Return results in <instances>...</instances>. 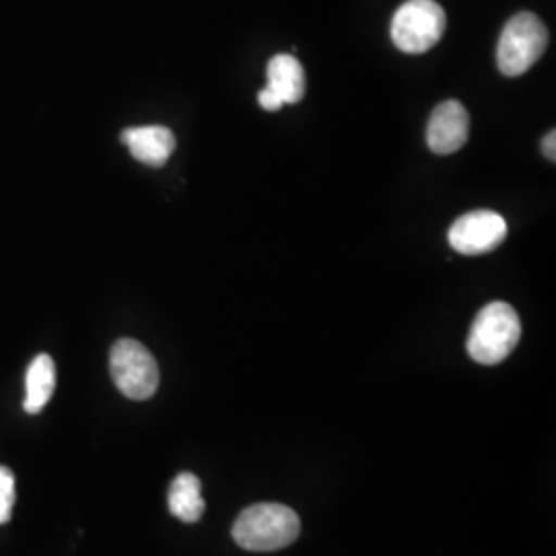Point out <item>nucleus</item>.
<instances>
[{"instance_id": "6", "label": "nucleus", "mask_w": 556, "mask_h": 556, "mask_svg": "<svg viewBox=\"0 0 556 556\" xmlns=\"http://www.w3.org/2000/svg\"><path fill=\"white\" fill-rule=\"evenodd\" d=\"M507 238V223L495 211H472L462 215L452 225L447 239L457 254L464 256H482L493 250Z\"/></svg>"}, {"instance_id": "11", "label": "nucleus", "mask_w": 556, "mask_h": 556, "mask_svg": "<svg viewBox=\"0 0 556 556\" xmlns=\"http://www.w3.org/2000/svg\"><path fill=\"white\" fill-rule=\"evenodd\" d=\"M167 505L172 516L184 523H197L204 514V498L199 477L192 472H181L176 477L167 493Z\"/></svg>"}, {"instance_id": "1", "label": "nucleus", "mask_w": 556, "mask_h": 556, "mask_svg": "<svg viewBox=\"0 0 556 556\" xmlns=\"http://www.w3.org/2000/svg\"><path fill=\"white\" fill-rule=\"evenodd\" d=\"M299 516L287 505L258 503L239 514L231 534L241 548L254 553L280 551L298 540Z\"/></svg>"}, {"instance_id": "2", "label": "nucleus", "mask_w": 556, "mask_h": 556, "mask_svg": "<svg viewBox=\"0 0 556 556\" xmlns=\"http://www.w3.org/2000/svg\"><path fill=\"white\" fill-rule=\"evenodd\" d=\"M521 324L516 309L505 301H493L478 312L468 334V355L480 365H498L516 351Z\"/></svg>"}, {"instance_id": "14", "label": "nucleus", "mask_w": 556, "mask_h": 556, "mask_svg": "<svg viewBox=\"0 0 556 556\" xmlns=\"http://www.w3.org/2000/svg\"><path fill=\"white\" fill-rule=\"evenodd\" d=\"M556 132L555 130H551L544 140H542V151H544V155L548 157L551 161H556Z\"/></svg>"}, {"instance_id": "9", "label": "nucleus", "mask_w": 556, "mask_h": 556, "mask_svg": "<svg viewBox=\"0 0 556 556\" xmlns=\"http://www.w3.org/2000/svg\"><path fill=\"white\" fill-rule=\"evenodd\" d=\"M268 89L275 91L278 100L287 103H299L305 96V71L293 54H277L266 66Z\"/></svg>"}, {"instance_id": "4", "label": "nucleus", "mask_w": 556, "mask_h": 556, "mask_svg": "<svg viewBox=\"0 0 556 556\" xmlns=\"http://www.w3.org/2000/svg\"><path fill=\"white\" fill-rule=\"evenodd\" d=\"M447 17L435 0H408L392 20V41L397 50L406 54H425L445 34Z\"/></svg>"}, {"instance_id": "8", "label": "nucleus", "mask_w": 556, "mask_h": 556, "mask_svg": "<svg viewBox=\"0 0 556 556\" xmlns=\"http://www.w3.org/2000/svg\"><path fill=\"white\" fill-rule=\"evenodd\" d=\"M119 140L130 149L135 160L149 167L165 165L176 149V137L165 126L126 128Z\"/></svg>"}, {"instance_id": "3", "label": "nucleus", "mask_w": 556, "mask_h": 556, "mask_svg": "<svg viewBox=\"0 0 556 556\" xmlns=\"http://www.w3.org/2000/svg\"><path fill=\"white\" fill-rule=\"evenodd\" d=\"M548 46V29L534 13H517L507 21L497 43V66L505 77H521Z\"/></svg>"}, {"instance_id": "12", "label": "nucleus", "mask_w": 556, "mask_h": 556, "mask_svg": "<svg viewBox=\"0 0 556 556\" xmlns=\"http://www.w3.org/2000/svg\"><path fill=\"white\" fill-rule=\"evenodd\" d=\"M15 505V477L9 468L0 466V523H7Z\"/></svg>"}, {"instance_id": "13", "label": "nucleus", "mask_w": 556, "mask_h": 556, "mask_svg": "<svg viewBox=\"0 0 556 556\" xmlns=\"http://www.w3.org/2000/svg\"><path fill=\"white\" fill-rule=\"evenodd\" d=\"M258 103L262 110H266V112H278L285 103L278 100L277 93L275 91H270L268 87L266 89H262L258 93Z\"/></svg>"}, {"instance_id": "7", "label": "nucleus", "mask_w": 556, "mask_h": 556, "mask_svg": "<svg viewBox=\"0 0 556 556\" xmlns=\"http://www.w3.org/2000/svg\"><path fill=\"white\" fill-rule=\"evenodd\" d=\"M470 137V116L456 100L443 101L433 110L427 126V144L438 155H452Z\"/></svg>"}, {"instance_id": "10", "label": "nucleus", "mask_w": 556, "mask_h": 556, "mask_svg": "<svg viewBox=\"0 0 556 556\" xmlns=\"http://www.w3.org/2000/svg\"><path fill=\"white\" fill-rule=\"evenodd\" d=\"M25 402L23 408L29 415H38L41 408L50 402L56 388V367L50 355H38L31 361L25 378Z\"/></svg>"}, {"instance_id": "5", "label": "nucleus", "mask_w": 556, "mask_h": 556, "mask_svg": "<svg viewBox=\"0 0 556 556\" xmlns=\"http://www.w3.org/2000/svg\"><path fill=\"white\" fill-rule=\"evenodd\" d=\"M110 374L119 392L130 400H149L160 388L157 361L132 338H119L112 346Z\"/></svg>"}]
</instances>
